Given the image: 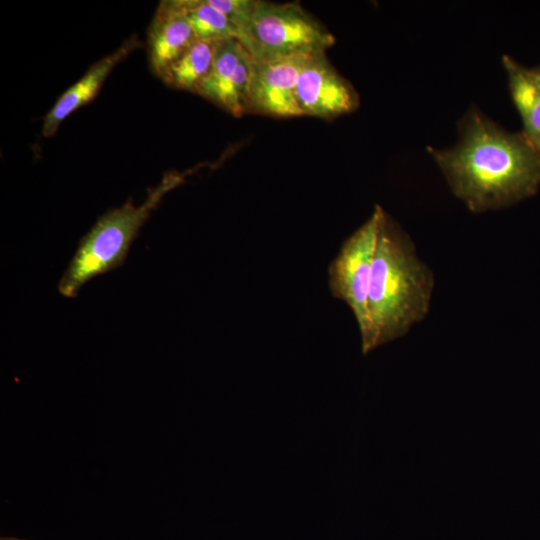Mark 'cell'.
<instances>
[{
    "mask_svg": "<svg viewBox=\"0 0 540 540\" xmlns=\"http://www.w3.org/2000/svg\"><path fill=\"white\" fill-rule=\"evenodd\" d=\"M537 70L540 72V67H538Z\"/></svg>",
    "mask_w": 540,
    "mask_h": 540,
    "instance_id": "2e32d148",
    "label": "cell"
},
{
    "mask_svg": "<svg viewBox=\"0 0 540 540\" xmlns=\"http://www.w3.org/2000/svg\"><path fill=\"white\" fill-rule=\"evenodd\" d=\"M196 40L216 43L240 38L236 27L208 0H182Z\"/></svg>",
    "mask_w": 540,
    "mask_h": 540,
    "instance_id": "4fadbf2b",
    "label": "cell"
},
{
    "mask_svg": "<svg viewBox=\"0 0 540 540\" xmlns=\"http://www.w3.org/2000/svg\"><path fill=\"white\" fill-rule=\"evenodd\" d=\"M382 209L375 206L371 216L344 241L328 268L330 291L353 312L364 355L369 353L371 340L368 297Z\"/></svg>",
    "mask_w": 540,
    "mask_h": 540,
    "instance_id": "5b68a950",
    "label": "cell"
},
{
    "mask_svg": "<svg viewBox=\"0 0 540 540\" xmlns=\"http://www.w3.org/2000/svg\"><path fill=\"white\" fill-rule=\"evenodd\" d=\"M0 540H24V539H18L14 537H2Z\"/></svg>",
    "mask_w": 540,
    "mask_h": 540,
    "instance_id": "9a60e30c",
    "label": "cell"
},
{
    "mask_svg": "<svg viewBox=\"0 0 540 540\" xmlns=\"http://www.w3.org/2000/svg\"><path fill=\"white\" fill-rule=\"evenodd\" d=\"M255 60L325 53L334 35L296 2L258 0L240 41Z\"/></svg>",
    "mask_w": 540,
    "mask_h": 540,
    "instance_id": "277c9868",
    "label": "cell"
},
{
    "mask_svg": "<svg viewBox=\"0 0 540 540\" xmlns=\"http://www.w3.org/2000/svg\"><path fill=\"white\" fill-rule=\"evenodd\" d=\"M238 30L242 40L255 13L258 0H208Z\"/></svg>",
    "mask_w": 540,
    "mask_h": 540,
    "instance_id": "5bb4252c",
    "label": "cell"
},
{
    "mask_svg": "<svg viewBox=\"0 0 540 540\" xmlns=\"http://www.w3.org/2000/svg\"><path fill=\"white\" fill-rule=\"evenodd\" d=\"M214 50L215 43L196 40L166 69L162 81L172 88L195 93L211 69Z\"/></svg>",
    "mask_w": 540,
    "mask_h": 540,
    "instance_id": "7c38bea8",
    "label": "cell"
},
{
    "mask_svg": "<svg viewBox=\"0 0 540 540\" xmlns=\"http://www.w3.org/2000/svg\"><path fill=\"white\" fill-rule=\"evenodd\" d=\"M296 99L302 116L332 119L359 106L352 84L332 66L325 53L311 56L299 74Z\"/></svg>",
    "mask_w": 540,
    "mask_h": 540,
    "instance_id": "52a82bcc",
    "label": "cell"
},
{
    "mask_svg": "<svg viewBox=\"0 0 540 540\" xmlns=\"http://www.w3.org/2000/svg\"><path fill=\"white\" fill-rule=\"evenodd\" d=\"M189 172L166 173L160 183L149 190L142 204L135 205L129 200L103 214L81 238L58 283L59 293L74 298L90 280L122 266L152 212Z\"/></svg>",
    "mask_w": 540,
    "mask_h": 540,
    "instance_id": "3957f363",
    "label": "cell"
},
{
    "mask_svg": "<svg viewBox=\"0 0 540 540\" xmlns=\"http://www.w3.org/2000/svg\"><path fill=\"white\" fill-rule=\"evenodd\" d=\"M141 45L138 37L133 35L114 52L95 62L78 81L57 99L47 112L42 124L43 136H54L67 117L91 102L99 93L112 70Z\"/></svg>",
    "mask_w": 540,
    "mask_h": 540,
    "instance_id": "30bf717a",
    "label": "cell"
},
{
    "mask_svg": "<svg viewBox=\"0 0 540 540\" xmlns=\"http://www.w3.org/2000/svg\"><path fill=\"white\" fill-rule=\"evenodd\" d=\"M512 100L523 122V133L540 149V72L503 56Z\"/></svg>",
    "mask_w": 540,
    "mask_h": 540,
    "instance_id": "8fae6325",
    "label": "cell"
},
{
    "mask_svg": "<svg viewBox=\"0 0 540 540\" xmlns=\"http://www.w3.org/2000/svg\"><path fill=\"white\" fill-rule=\"evenodd\" d=\"M539 151H540V149H539Z\"/></svg>",
    "mask_w": 540,
    "mask_h": 540,
    "instance_id": "e0dca14e",
    "label": "cell"
},
{
    "mask_svg": "<svg viewBox=\"0 0 540 540\" xmlns=\"http://www.w3.org/2000/svg\"><path fill=\"white\" fill-rule=\"evenodd\" d=\"M195 41L182 0L161 1L148 30V57L154 75L161 78Z\"/></svg>",
    "mask_w": 540,
    "mask_h": 540,
    "instance_id": "9c48e42d",
    "label": "cell"
},
{
    "mask_svg": "<svg viewBox=\"0 0 540 540\" xmlns=\"http://www.w3.org/2000/svg\"><path fill=\"white\" fill-rule=\"evenodd\" d=\"M311 56L254 59L248 113L283 118L302 116L296 86L299 74Z\"/></svg>",
    "mask_w": 540,
    "mask_h": 540,
    "instance_id": "ba28073f",
    "label": "cell"
},
{
    "mask_svg": "<svg viewBox=\"0 0 540 540\" xmlns=\"http://www.w3.org/2000/svg\"><path fill=\"white\" fill-rule=\"evenodd\" d=\"M433 288L431 269L418 257L409 236L382 209L368 297L369 352L404 336L422 321Z\"/></svg>",
    "mask_w": 540,
    "mask_h": 540,
    "instance_id": "7a4b0ae2",
    "label": "cell"
},
{
    "mask_svg": "<svg viewBox=\"0 0 540 540\" xmlns=\"http://www.w3.org/2000/svg\"><path fill=\"white\" fill-rule=\"evenodd\" d=\"M429 152L454 195L474 213L511 206L540 188V151L523 132H509L477 109L462 118L453 147Z\"/></svg>",
    "mask_w": 540,
    "mask_h": 540,
    "instance_id": "6da1fadb",
    "label": "cell"
},
{
    "mask_svg": "<svg viewBox=\"0 0 540 540\" xmlns=\"http://www.w3.org/2000/svg\"><path fill=\"white\" fill-rule=\"evenodd\" d=\"M253 69L254 58L238 39L216 42L211 69L195 93L241 117L248 113Z\"/></svg>",
    "mask_w": 540,
    "mask_h": 540,
    "instance_id": "8992f818",
    "label": "cell"
}]
</instances>
